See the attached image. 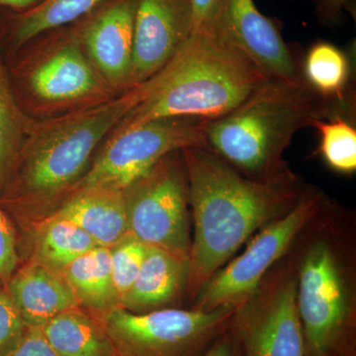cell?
<instances>
[{
	"instance_id": "obj_26",
	"label": "cell",
	"mask_w": 356,
	"mask_h": 356,
	"mask_svg": "<svg viewBox=\"0 0 356 356\" xmlns=\"http://www.w3.org/2000/svg\"><path fill=\"white\" fill-rule=\"evenodd\" d=\"M27 327L6 286L0 285V356H6L13 350Z\"/></svg>"
},
{
	"instance_id": "obj_24",
	"label": "cell",
	"mask_w": 356,
	"mask_h": 356,
	"mask_svg": "<svg viewBox=\"0 0 356 356\" xmlns=\"http://www.w3.org/2000/svg\"><path fill=\"white\" fill-rule=\"evenodd\" d=\"M311 127L321 136L320 151L325 163L332 170L351 175L356 170V130L343 115L330 119H318Z\"/></svg>"
},
{
	"instance_id": "obj_23",
	"label": "cell",
	"mask_w": 356,
	"mask_h": 356,
	"mask_svg": "<svg viewBox=\"0 0 356 356\" xmlns=\"http://www.w3.org/2000/svg\"><path fill=\"white\" fill-rule=\"evenodd\" d=\"M304 79L320 95L346 99L350 63L343 51L330 43L314 44L304 62Z\"/></svg>"
},
{
	"instance_id": "obj_3",
	"label": "cell",
	"mask_w": 356,
	"mask_h": 356,
	"mask_svg": "<svg viewBox=\"0 0 356 356\" xmlns=\"http://www.w3.org/2000/svg\"><path fill=\"white\" fill-rule=\"evenodd\" d=\"M325 200L293 243L304 356H355L353 227Z\"/></svg>"
},
{
	"instance_id": "obj_6",
	"label": "cell",
	"mask_w": 356,
	"mask_h": 356,
	"mask_svg": "<svg viewBox=\"0 0 356 356\" xmlns=\"http://www.w3.org/2000/svg\"><path fill=\"white\" fill-rule=\"evenodd\" d=\"M4 60L16 99L35 120L88 108L120 95L89 62L76 23L42 33Z\"/></svg>"
},
{
	"instance_id": "obj_14",
	"label": "cell",
	"mask_w": 356,
	"mask_h": 356,
	"mask_svg": "<svg viewBox=\"0 0 356 356\" xmlns=\"http://www.w3.org/2000/svg\"><path fill=\"white\" fill-rule=\"evenodd\" d=\"M217 33L269 76L294 79L301 76L280 30L259 10L254 0H225Z\"/></svg>"
},
{
	"instance_id": "obj_27",
	"label": "cell",
	"mask_w": 356,
	"mask_h": 356,
	"mask_svg": "<svg viewBox=\"0 0 356 356\" xmlns=\"http://www.w3.org/2000/svg\"><path fill=\"white\" fill-rule=\"evenodd\" d=\"M17 243L13 224L0 205V285L6 286L18 267Z\"/></svg>"
},
{
	"instance_id": "obj_25",
	"label": "cell",
	"mask_w": 356,
	"mask_h": 356,
	"mask_svg": "<svg viewBox=\"0 0 356 356\" xmlns=\"http://www.w3.org/2000/svg\"><path fill=\"white\" fill-rule=\"evenodd\" d=\"M147 247L131 233L109 248L112 278L120 300L132 287L146 257Z\"/></svg>"
},
{
	"instance_id": "obj_32",
	"label": "cell",
	"mask_w": 356,
	"mask_h": 356,
	"mask_svg": "<svg viewBox=\"0 0 356 356\" xmlns=\"http://www.w3.org/2000/svg\"><path fill=\"white\" fill-rule=\"evenodd\" d=\"M44 1V0H0V13H26Z\"/></svg>"
},
{
	"instance_id": "obj_17",
	"label": "cell",
	"mask_w": 356,
	"mask_h": 356,
	"mask_svg": "<svg viewBox=\"0 0 356 356\" xmlns=\"http://www.w3.org/2000/svg\"><path fill=\"white\" fill-rule=\"evenodd\" d=\"M50 214L74 222L98 247L110 248L129 232L122 191L90 189L76 192Z\"/></svg>"
},
{
	"instance_id": "obj_16",
	"label": "cell",
	"mask_w": 356,
	"mask_h": 356,
	"mask_svg": "<svg viewBox=\"0 0 356 356\" xmlns=\"http://www.w3.org/2000/svg\"><path fill=\"white\" fill-rule=\"evenodd\" d=\"M189 276V259L147 247L139 275L119 307L135 314L172 308L187 295Z\"/></svg>"
},
{
	"instance_id": "obj_22",
	"label": "cell",
	"mask_w": 356,
	"mask_h": 356,
	"mask_svg": "<svg viewBox=\"0 0 356 356\" xmlns=\"http://www.w3.org/2000/svg\"><path fill=\"white\" fill-rule=\"evenodd\" d=\"M6 23L0 13V193L6 187L15 159L35 119L21 108L14 95L3 55Z\"/></svg>"
},
{
	"instance_id": "obj_18",
	"label": "cell",
	"mask_w": 356,
	"mask_h": 356,
	"mask_svg": "<svg viewBox=\"0 0 356 356\" xmlns=\"http://www.w3.org/2000/svg\"><path fill=\"white\" fill-rule=\"evenodd\" d=\"M104 1L106 0H44L26 13H0L6 23L4 58L42 33L74 24Z\"/></svg>"
},
{
	"instance_id": "obj_29",
	"label": "cell",
	"mask_w": 356,
	"mask_h": 356,
	"mask_svg": "<svg viewBox=\"0 0 356 356\" xmlns=\"http://www.w3.org/2000/svg\"><path fill=\"white\" fill-rule=\"evenodd\" d=\"M6 356H60L44 337L41 327H28L19 343Z\"/></svg>"
},
{
	"instance_id": "obj_30",
	"label": "cell",
	"mask_w": 356,
	"mask_h": 356,
	"mask_svg": "<svg viewBox=\"0 0 356 356\" xmlns=\"http://www.w3.org/2000/svg\"><path fill=\"white\" fill-rule=\"evenodd\" d=\"M201 356H242V353L228 327Z\"/></svg>"
},
{
	"instance_id": "obj_2",
	"label": "cell",
	"mask_w": 356,
	"mask_h": 356,
	"mask_svg": "<svg viewBox=\"0 0 356 356\" xmlns=\"http://www.w3.org/2000/svg\"><path fill=\"white\" fill-rule=\"evenodd\" d=\"M139 99L134 86L102 104L35 121L0 193L2 208L21 218L53 212Z\"/></svg>"
},
{
	"instance_id": "obj_13",
	"label": "cell",
	"mask_w": 356,
	"mask_h": 356,
	"mask_svg": "<svg viewBox=\"0 0 356 356\" xmlns=\"http://www.w3.org/2000/svg\"><path fill=\"white\" fill-rule=\"evenodd\" d=\"M192 32L191 0H136L132 88L165 67Z\"/></svg>"
},
{
	"instance_id": "obj_20",
	"label": "cell",
	"mask_w": 356,
	"mask_h": 356,
	"mask_svg": "<svg viewBox=\"0 0 356 356\" xmlns=\"http://www.w3.org/2000/svg\"><path fill=\"white\" fill-rule=\"evenodd\" d=\"M41 329L60 356H117L102 323L81 308L60 314Z\"/></svg>"
},
{
	"instance_id": "obj_15",
	"label": "cell",
	"mask_w": 356,
	"mask_h": 356,
	"mask_svg": "<svg viewBox=\"0 0 356 356\" xmlns=\"http://www.w3.org/2000/svg\"><path fill=\"white\" fill-rule=\"evenodd\" d=\"M6 288L28 327H42L65 311L81 308L65 276L32 257L16 268Z\"/></svg>"
},
{
	"instance_id": "obj_11",
	"label": "cell",
	"mask_w": 356,
	"mask_h": 356,
	"mask_svg": "<svg viewBox=\"0 0 356 356\" xmlns=\"http://www.w3.org/2000/svg\"><path fill=\"white\" fill-rule=\"evenodd\" d=\"M296 295V266L290 250L231 318L229 330L242 356H304Z\"/></svg>"
},
{
	"instance_id": "obj_5",
	"label": "cell",
	"mask_w": 356,
	"mask_h": 356,
	"mask_svg": "<svg viewBox=\"0 0 356 356\" xmlns=\"http://www.w3.org/2000/svg\"><path fill=\"white\" fill-rule=\"evenodd\" d=\"M271 79L218 33L192 32L175 57L144 83L140 99L115 131L163 118L213 120Z\"/></svg>"
},
{
	"instance_id": "obj_4",
	"label": "cell",
	"mask_w": 356,
	"mask_h": 356,
	"mask_svg": "<svg viewBox=\"0 0 356 356\" xmlns=\"http://www.w3.org/2000/svg\"><path fill=\"white\" fill-rule=\"evenodd\" d=\"M348 98L323 96L304 76L267 79L236 108L205 124L208 149L252 179L289 175L283 154L295 134L318 119L346 116Z\"/></svg>"
},
{
	"instance_id": "obj_12",
	"label": "cell",
	"mask_w": 356,
	"mask_h": 356,
	"mask_svg": "<svg viewBox=\"0 0 356 356\" xmlns=\"http://www.w3.org/2000/svg\"><path fill=\"white\" fill-rule=\"evenodd\" d=\"M136 0H106L76 21L89 62L118 95L132 88Z\"/></svg>"
},
{
	"instance_id": "obj_9",
	"label": "cell",
	"mask_w": 356,
	"mask_h": 356,
	"mask_svg": "<svg viewBox=\"0 0 356 356\" xmlns=\"http://www.w3.org/2000/svg\"><path fill=\"white\" fill-rule=\"evenodd\" d=\"M129 233L147 247L189 259L192 236L188 180L182 152H175L122 191Z\"/></svg>"
},
{
	"instance_id": "obj_28",
	"label": "cell",
	"mask_w": 356,
	"mask_h": 356,
	"mask_svg": "<svg viewBox=\"0 0 356 356\" xmlns=\"http://www.w3.org/2000/svg\"><path fill=\"white\" fill-rule=\"evenodd\" d=\"M225 0H191L193 32L217 33Z\"/></svg>"
},
{
	"instance_id": "obj_8",
	"label": "cell",
	"mask_w": 356,
	"mask_h": 356,
	"mask_svg": "<svg viewBox=\"0 0 356 356\" xmlns=\"http://www.w3.org/2000/svg\"><path fill=\"white\" fill-rule=\"evenodd\" d=\"M236 309L170 308L135 314L117 307L95 318L111 339L117 356H201L227 331Z\"/></svg>"
},
{
	"instance_id": "obj_31",
	"label": "cell",
	"mask_w": 356,
	"mask_h": 356,
	"mask_svg": "<svg viewBox=\"0 0 356 356\" xmlns=\"http://www.w3.org/2000/svg\"><path fill=\"white\" fill-rule=\"evenodd\" d=\"M318 13L321 20L334 22L350 0H318Z\"/></svg>"
},
{
	"instance_id": "obj_10",
	"label": "cell",
	"mask_w": 356,
	"mask_h": 356,
	"mask_svg": "<svg viewBox=\"0 0 356 356\" xmlns=\"http://www.w3.org/2000/svg\"><path fill=\"white\" fill-rule=\"evenodd\" d=\"M325 200L320 191L304 189L290 212L257 232L242 254L225 264L199 289L191 309L210 312L245 303L271 267L290 252Z\"/></svg>"
},
{
	"instance_id": "obj_19",
	"label": "cell",
	"mask_w": 356,
	"mask_h": 356,
	"mask_svg": "<svg viewBox=\"0 0 356 356\" xmlns=\"http://www.w3.org/2000/svg\"><path fill=\"white\" fill-rule=\"evenodd\" d=\"M63 275L79 307L92 317H100L119 307L109 248L97 247L81 255L70 264Z\"/></svg>"
},
{
	"instance_id": "obj_21",
	"label": "cell",
	"mask_w": 356,
	"mask_h": 356,
	"mask_svg": "<svg viewBox=\"0 0 356 356\" xmlns=\"http://www.w3.org/2000/svg\"><path fill=\"white\" fill-rule=\"evenodd\" d=\"M97 247L95 241L74 222L48 214L35 227L32 259L64 274L70 264Z\"/></svg>"
},
{
	"instance_id": "obj_7",
	"label": "cell",
	"mask_w": 356,
	"mask_h": 356,
	"mask_svg": "<svg viewBox=\"0 0 356 356\" xmlns=\"http://www.w3.org/2000/svg\"><path fill=\"white\" fill-rule=\"evenodd\" d=\"M207 121L175 117L112 131L69 196L90 189L122 191L168 154L188 147H208Z\"/></svg>"
},
{
	"instance_id": "obj_1",
	"label": "cell",
	"mask_w": 356,
	"mask_h": 356,
	"mask_svg": "<svg viewBox=\"0 0 356 356\" xmlns=\"http://www.w3.org/2000/svg\"><path fill=\"white\" fill-rule=\"evenodd\" d=\"M181 152L194 228L187 292L193 300L252 236L290 212L305 188L292 172L275 179L255 180L208 147Z\"/></svg>"
}]
</instances>
